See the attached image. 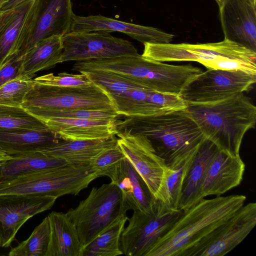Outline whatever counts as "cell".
Here are the masks:
<instances>
[{"label": "cell", "instance_id": "obj_25", "mask_svg": "<svg viewBox=\"0 0 256 256\" xmlns=\"http://www.w3.org/2000/svg\"><path fill=\"white\" fill-rule=\"evenodd\" d=\"M61 140L50 130L0 128V150L10 156L38 151Z\"/></svg>", "mask_w": 256, "mask_h": 256}, {"label": "cell", "instance_id": "obj_26", "mask_svg": "<svg viewBox=\"0 0 256 256\" xmlns=\"http://www.w3.org/2000/svg\"><path fill=\"white\" fill-rule=\"evenodd\" d=\"M62 36L53 35L38 42L23 53L20 74L32 78L34 74L61 62Z\"/></svg>", "mask_w": 256, "mask_h": 256}, {"label": "cell", "instance_id": "obj_23", "mask_svg": "<svg viewBox=\"0 0 256 256\" xmlns=\"http://www.w3.org/2000/svg\"><path fill=\"white\" fill-rule=\"evenodd\" d=\"M218 149L207 139L200 146L184 180L179 209L186 210L204 198L202 184L210 162Z\"/></svg>", "mask_w": 256, "mask_h": 256}, {"label": "cell", "instance_id": "obj_3", "mask_svg": "<svg viewBox=\"0 0 256 256\" xmlns=\"http://www.w3.org/2000/svg\"><path fill=\"white\" fill-rule=\"evenodd\" d=\"M186 110L206 139L233 154H240L245 134L256 122V108L244 93L212 103L186 104Z\"/></svg>", "mask_w": 256, "mask_h": 256}, {"label": "cell", "instance_id": "obj_31", "mask_svg": "<svg viewBox=\"0 0 256 256\" xmlns=\"http://www.w3.org/2000/svg\"><path fill=\"white\" fill-rule=\"evenodd\" d=\"M50 239V226L48 216L35 228L26 240L12 248L10 256H46Z\"/></svg>", "mask_w": 256, "mask_h": 256}, {"label": "cell", "instance_id": "obj_21", "mask_svg": "<svg viewBox=\"0 0 256 256\" xmlns=\"http://www.w3.org/2000/svg\"><path fill=\"white\" fill-rule=\"evenodd\" d=\"M121 192L124 210H149L155 200L146 184L125 158L117 166L111 178Z\"/></svg>", "mask_w": 256, "mask_h": 256}, {"label": "cell", "instance_id": "obj_28", "mask_svg": "<svg viewBox=\"0 0 256 256\" xmlns=\"http://www.w3.org/2000/svg\"><path fill=\"white\" fill-rule=\"evenodd\" d=\"M196 155L178 166H168L155 199L168 208L179 209L184 183Z\"/></svg>", "mask_w": 256, "mask_h": 256}, {"label": "cell", "instance_id": "obj_11", "mask_svg": "<svg viewBox=\"0 0 256 256\" xmlns=\"http://www.w3.org/2000/svg\"><path fill=\"white\" fill-rule=\"evenodd\" d=\"M61 62L138 56L133 44L102 32H70L62 36Z\"/></svg>", "mask_w": 256, "mask_h": 256}, {"label": "cell", "instance_id": "obj_38", "mask_svg": "<svg viewBox=\"0 0 256 256\" xmlns=\"http://www.w3.org/2000/svg\"><path fill=\"white\" fill-rule=\"evenodd\" d=\"M11 157L12 156L0 150V168L6 160L10 159Z\"/></svg>", "mask_w": 256, "mask_h": 256}, {"label": "cell", "instance_id": "obj_12", "mask_svg": "<svg viewBox=\"0 0 256 256\" xmlns=\"http://www.w3.org/2000/svg\"><path fill=\"white\" fill-rule=\"evenodd\" d=\"M256 224V203L243 205L202 240L186 256H223L238 245Z\"/></svg>", "mask_w": 256, "mask_h": 256}, {"label": "cell", "instance_id": "obj_13", "mask_svg": "<svg viewBox=\"0 0 256 256\" xmlns=\"http://www.w3.org/2000/svg\"><path fill=\"white\" fill-rule=\"evenodd\" d=\"M40 4V0H26L6 10L0 32V64L26 49L36 27Z\"/></svg>", "mask_w": 256, "mask_h": 256}, {"label": "cell", "instance_id": "obj_15", "mask_svg": "<svg viewBox=\"0 0 256 256\" xmlns=\"http://www.w3.org/2000/svg\"><path fill=\"white\" fill-rule=\"evenodd\" d=\"M56 199L48 196H0V246L8 247L24 222L50 210Z\"/></svg>", "mask_w": 256, "mask_h": 256}, {"label": "cell", "instance_id": "obj_37", "mask_svg": "<svg viewBox=\"0 0 256 256\" xmlns=\"http://www.w3.org/2000/svg\"><path fill=\"white\" fill-rule=\"evenodd\" d=\"M26 0H6L0 8V10H6L12 8Z\"/></svg>", "mask_w": 256, "mask_h": 256}, {"label": "cell", "instance_id": "obj_43", "mask_svg": "<svg viewBox=\"0 0 256 256\" xmlns=\"http://www.w3.org/2000/svg\"><path fill=\"white\" fill-rule=\"evenodd\" d=\"M220 0H216V2H218Z\"/></svg>", "mask_w": 256, "mask_h": 256}, {"label": "cell", "instance_id": "obj_34", "mask_svg": "<svg viewBox=\"0 0 256 256\" xmlns=\"http://www.w3.org/2000/svg\"><path fill=\"white\" fill-rule=\"evenodd\" d=\"M125 158L117 144L100 154L90 165L98 177L106 176L111 178L117 166Z\"/></svg>", "mask_w": 256, "mask_h": 256}, {"label": "cell", "instance_id": "obj_27", "mask_svg": "<svg viewBox=\"0 0 256 256\" xmlns=\"http://www.w3.org/2000/svg\"><path fill=\"white\" fill-rule=\"evenodd\" d=\"M67 164L63 160L40 151L14 156L0 168V181L27 173L52 169Z\"/></svg>", "mask_w": 256, "mask_h": 256}, {"label": "cell", "instance_id": "obj_30", "mask_svg": "<svg viewBox=\"0 0 256 256\" xmlns=\"http://www.w3.org/2000/svg\"><path fill=\"white\" fill-rule=\"evenodd\" d=\"M0 128L29 130H46L48 127L20 106L0 104Z\"/></svg>", "mask_w": 256, "mask_h": 256}, {"label": "cell", "instance_id": "obj_40", "mask_svg": "<svg viewBox=\"0 0 256 256\" xmlns=\"http://www.w3.org/2000/svg\"><path fill=\"white\" fill-rule=\"evenodd\" d=\"M254 6H256V0H248Z\"/></svg>", "mask_w": 256, "mask_h": 256}, {"label": "cell", "instance_id": "obj_42", "mask_svg": "<svg viewBox=\"0 0 256 256\" xmlns=\"http://www.w3.org/2000/svg\"><path fill=\"white\" fill-rule=\"evenodd\" d=\"M4 60L3 62H2L0 64V69L2 68V66L4 64L6 63V61L7 60Z\"/></svg>", "mask_w": 256, "mask_h": 256}, {"label": "cell", "instance_id": "obj_1", "mask_svg": "<svg viewBox=\"0 0 256 256\" xmlns=\"http://www.w3.org/2000/svg\"><path fill=\"white\" fill-rule=\"evenodd\" d=\"M117 128L145 136L170 167L194 156L206 139L186 108L118 119Z\"/></svg>", "mask_w": 256, "mask_h": 256}, {"label": "cell", "instance_id": "obj_32", "mask_svg": "<svg viewBox=\"0 0 256 256\" xmlns=\"http://www.w3.org/2000/svg\"><path fill=\"white\" fill-rule=\"evenodd\" d=\"M34 79L20 74L0 86V104L20 106L36 84Z\"/></svg>", "mask_w": 256, "mask_h": 256}, {"label": "cell", "instance_id": "obj_7", "mask_svg": "<svg viewBox=\"0 0 256 256\" xmlns=\"http://www.w3.org/2000/svg\"><path fill=\"white\" fill-rule=\"evenodd\" d=\"M126 212L120 190L111 182L92 188L87 198L66 214L76 227L84 246Z\"/></svg>", "mask_w": 256, "mask_h": 256}, {"label": "cell", "instance_id": "obj_19", "mask_svg": "<svg viewBox=\"0 0 256 256\" xmlns=\"http://www.w3.org/2000/svg\"><path fill=\"white\" fill-rule=\"evenodd\" d=\"M62 140L104 139L118 132L115 120L38 118Z\"/></svg>", "mask_w": 256, "mask_h": 256}, {"label": "cell", "instance_id": "obj_22", "mask_svg": "<svg viewBox=\"0 0 256 256\" xmlns=\"http://www.w3.org/2000/svg\"><path fill=\"white\" fill-rule=\"evenodd\" d=\"M117 144L116 136L104 139L61 140L38 151L63 160L68 164L87 166L100 154Z\"/></svg>", "mask_w": 256, "mask_h": 256}, {"label": "cell", "instance_id": "obj_33", "mask_svg": "<svg viewBox=\"0 0 256 256\" xmlns=\"http://www.w3.org/2000/svg\"><path fill=\"white\" fill-rule=\"evenodd\" d=\"M34 116L38 118H86L92 120H115L119 115L114 110H94L83 109H26Z\"/></svg>", "mask_w": 256, "mask_h": 256}, {"label": "cell", "instance_id": "obj_2", "mask_svg": "<svg viewBox=\"0 0 256 256\" xmlns=\"http://www.w3.org/2000/svg\"><path fill=\"white\" fill-rule=\"evenodd\" d=\"M244 195L202 199L183 212L146 256H186L205 236L226 222L244 204Z\"/></svg>", "mask_w": 256, "mask_h": 256}, {"label": "cell", "instance_id": "obj_29", "mask_svg": "<svg viewBox=\"0 0 256 256\" xmlns=\"http://www.w3.org/2000/svg\"><path fill=\"white\" fill-rule=\"evenodd\" d=\"M128 217L118 218L92 240L82 246L80 256H117L122 254L120 240Z\"/></svg>", "mask_w": 256, "mask_h": 256}, {"label": "cell", "instance_id": "obj_4", "mask_svg": "<svg viewBox=\"0 0 256 256\" xmlns=\"http://www.w3.org/2000/svg\"><path fill=\"white\" fill-rule=\"evenodd\" d=\"M142 56L160 62H198L208 70L242 71L256 76V52L224 39L206 44L150 43L144 44Z\"/></svg>", "mask_w": 256, "mask_h": 256}, {"label": "cell", "instance_id": "obj_41", "mask_svg": "<svg viewBox=\"0 0 256 256\" xmlns=\"http://www.w3.org/2000/svg\"><path fill=\"white\" fill-rule=\"evenodd\" d=\"M6 0H0V8L6 2Z\"/></svg>", "mask_w": 256, "mask_h": 256}, {"label": "cell", "instance_id": "obj_18", "mask_svg": "<svg viewBox=\"0 0 256 256\" xmlns=\"http://www.w3.org/2000/svg\"><path fill=\"white\" fill-rule=\"evenodd\" d=\"M246 165L240 154L218 149L208 168L202 186V194L220 196L240 185Z\"/></svg>", "mask_w": 256, "mask_h": 256}, {"label": "cell", "instance_id": "obj_6", "mask_svg": "<svg viewBox=\"0 0 256 256\" xmlns=\"http://www.w3.org/2000/svg\"><path fill=\"white\" fill-rule=\"evenodd\" d=\"M98 178L90 165L70 164L23 174L0 181V196H52L78 195Z\"/></svg>", "mask_w": 256, "mask_h": 256}, {"label": "cell", "instance_id": "obj_39", "mask_svg": "<svg viewBox=\"0 0 256 256\" xmlns=\"http://www.w3.org/2000/svg\"><path fill=\"white\" fill-rule=\"evenodd\" d=\"M5 14V11L0 10V32L3 26Z\"/></svg>", "mask_w": 256, "mask_h": 256}, {"label": "cell", "instance_id": "obj_17", "mask_svg": "<svg viewBox=\"0 0 256 256\" xmlns=\"http://www.w3.org/2000/svg\"><path fill=\"white\" fill-rule=\"evenodd\" d=\"M70 32H120L143 44L170 43L174 35L150 26L120 21L100 15L88 16H74Z\"/></svg>", "mask_w": 256, "mask_h": 256}, {"label": "cell", "instance_id": "obj_14", "mask_svg": "<svg viewBox=\"0 0 256 256\" xmlns=\"http://www.w3.org/2000/svg\"><path fill=\"white\" fill-rule=\"evenodd\" d=\"M118 144L126 158L140 175L155 198L165 172L164 160L156 154L150 141L144 135L118 131Z\"/></svg>", "mask_w": 256, "mask_h": 256}, {"label": "cell", "instance_id": "obj_10", "mask_svg": "<svg viewBox=\"0 0 256 256\" xmlns=\"http://www.w3.org/2000/svg\"><path fill=\"white\" fill-rule=\"evenodd\" d=\"M256 76L242 71L207 70L184 87L180 97L186 104H208L220 101L250 90Z\"/></svg>", "mask_w": 256, "mask_h": 256}, {"label": "cell", "instance_id": "obj_5", "mask_svg": "<svg viewBox=\"0 0 256 256\" xmlns=\"http://www.w3.org/2000/svg\"><path fill=\"white\" fill-rule=\"evenodd\" d=\"M86 71L103 70L131 78L156 92L180 96L186 84L202 72L191 64L176 66L138 56L87 60Z\"/></svg>", "mask_w": 256, "mask_h": 256}, {"label": "cell", "instance_id": "obj_9", "mask_svg": "<svg viewBox=\"0 0 256 256\" xmlns=\"http://www.w3.org/2000/svg\"><path fill=\"white\" fill-rule=\"evenodd\" d=\"M22 106L25 109L116 111L107 92L94 83L80 88H63L36 83L27 94Z\"/></svg>", "mask_w": 256, "mask_h": 256}, {"label": "cell", "instance_id": "obj_36", "mask_svg": "<svg viewBox=\"0 0 256 256\" xmlns=\"http://www.w3.org/2000/svg\"><path fill=\"white\" fill-rule=\"evenodd\" d=\"M23 53L20 52L6 61L0 69V86L20 74Z\"/></svg>", "mask_w": 256, "mask_h": 256}, {"label": "cell", "instance_id": "obj_8", "mask_svg": "<svg viewBox=\"0 0 256 256\" xmlns=\"http://www.w3.org/2000/svg\"><path fill=\"white\" fill-rule=\"evenodd\" d=\"M182 212L180 209H169L156 199L149 210H134L120 238V248L122 254L146 256Z\"/></svg>", "mask_w": 256, "mask_h": 256}, {"label": "cell", "instance_id": "obj_24", "mask_svg": "<svg viewBox=\"0 0 256 256\" xmlns=\"http://www.w3.org/2000/svg\"><path fill=\"white\" fill-rule=\"evenodd\" d=\"M48 218L50 239L46 256H80L82 246L76 227L66 213L52 212Z\"/></svg>", "mask_w": 256, "mask_h": 256}, {"label": "cell", "instance_id": "obj_20", "mask_svg": "<svg viewBox=\"0 0 256 256\" xmlns=\"http://www.w3.org/2000/svg\"><path fill=\"white\" fill-rule=\"evenodd\" d=\"M74 16L71 0H40L36 27L23 53L42 39L53 35L64 36L70 32Z\"/></svg>", "mask_w": 256, "mask_h": 256}, {"label": "cell", "instance_id": "obj_35", "mask_svg": "<svg viewBox=\"0 0 256 256\" xmlns=\"http://www.w3.org/2000/svg\"><path fill=\"white\" fill-rule=\"evenodd\" d=\"M39 84L63 88H80L92 85L94 82L82 72L72 74L66 72L57 75L50 73L34 79Z\"/></svg>", "mask_w": 256, "mask_h": 256}, {"label": "cell", "instance_id": "obj_16", "mask_svg": "<svg viewBox=\"0 0 256 256\" xmlns=\"http://www.w3.org/2000/svg\"><path fill=\"white\" fill-rule=\"evenodd\" d=\"M224 39L256 52V6L248 0L216 2Z\"/></svg>", "mask_w": 256, "mask_h": 256}]
</instances>
